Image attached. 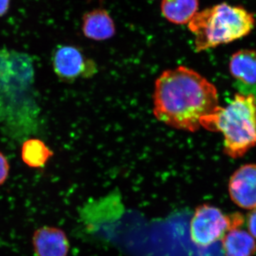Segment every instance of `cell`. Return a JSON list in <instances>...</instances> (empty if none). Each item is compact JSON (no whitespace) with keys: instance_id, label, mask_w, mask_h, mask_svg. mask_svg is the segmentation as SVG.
<instances>
[{"instance_id":"1","label":"cell","mask_w":256,"mask_h":256,"mask_svg":"<svg viewBox=\"0 0 256 256\" xmlns=\"http://www.w3.org/2000/svg\"><path fill=\"white\" fill-rule=\"evenodd\" d=\"M153 105L160 122L192 132L198 130L202 120L220 106L215 86L184 66L164 70L156 79Z\"/></svg>"},{"instance_id":"2","label":"cell","mask_w":256,"mask_h":256,"mask_svg":"<svg viewBox=\"0 0 256 256\" xmlns=\"http://www.w3.org/2000/svg\"><path fill=\"white\" fill-rule=\"evenodd\" d=\"M201 127L224 136V151L234 159L242 158L256 146V100L236 94L224 107L204 118Z\"/></svg>"},{"instance_id":"3","label":"cell","mask_w":256,"mask_h":256,"mask_svg":"<svg viewBox=\"0 0 256 256\" xmlns=\"http://www.w3.org/2000/svg\"><path fill=\"white\" fill-rule=\"evenodd\" d=\"M255 16L240 6L220 3L198 12L188 23L197 52L244 38L255 28Z\"/></svg>"},{"instance_id":"4","label":"cell","mask_w":256,"mask_h":256,"mask_svg":"<svg viewBox=\"0 0 256 256\" xmlns=\"http://www.w3.org/2000/svg\"><path fill=\"white\" fill-rule=\"evenodd\" d=\"M234 228L232 215H225L212 205L203 204L195 210L190 223V236L196 245L207 247L222 240Z\"/></svg>"},{"instance_id":"5","label":"cell","mask_w":256,"mask_h":256,"mask_svg":"<svg viewBox=\"0 0 256 256\" xmlns=\"http://www.w3.org/2000/svg\"><path fill=\"white\" fill-rule=\"evenodd\" d=\"M52 62L56 74L64 82L92 78L98 72L96 62L88 58L78 47L72 45L57 47Z\"/></svg>"},{"instance_id":"6","label":"cell","mask_w":256,"mask_h":256,"mask_svg":"<svg viewBox=\"0 0 256 256\" xmlns=\"http://www.w3.org/2000/svg\"><path fill=\"white\" fill-rule=\"evenodd\" d=\"M229 72L238 94L252 96L256 100V50L234 53L229 62Z\"/></svg>"},{"instance_id":"7","label":"cell","mask_w":256,"mask_h":256,"mask_svg":"<svg viewBox=\"0 0 256 256\" xmlns=\"http://www.w3.org/2000/svg\"><path fill=\"white\" fill-rule=\"evenodd\" d=\"M228 192L232 202L244 210L256 207V164L240 166L230 176Z\"/></svg>"},{"instance_id":"8","label":"cell","mask_w":256,"mask_h":256,"mask_svg":"<svg viewBox=\"0 0 256 256\" xmlns=\"http://www.w3.org/2000/svg\"><path fill=\"white\" fill-rule=\"evenodd\" d=\"M32 242L37 256L68 255V240L62 229L55 227H42L34 234Z\"/></svg>"},{"instance_id":"9","label":"cell","mask_w":256,"mask_h":256,"mask_svg":"<svg viewBox=\"0 0 256 256\" xmlns=\"http://www.w3.org/2000/svg\"><path fill=\"white\" fill-rule=\"evenodd\" d=\"M82 30L87 38L95 41H104L114 36L116 25L106 10L96 9L84 14Z\"/></svg>"},{"instance_id":"10","label":"cell","mask_w":256,"mask_h":256,"mask_svg":"<svg viewBox=\"0 0 256 256\" xmlns=\"http://www.w3.org/2000/svg\"><path fill=\"white\" fill-rule=\"evenodd\" d=\"M222 249L225 256H254L256 242L252 234L239 228L229 230L222 238Z\"/></svg>"},{"instance_id":"11","label":"cell","mask_w":256,"mask_h":256,"mask_svg":"<svg viewBox=\"0 0 256 256\" xmlns=\"http://www.w3.org/2000/svg\"><path fill=\"white\" fill-rule=\"evenodd\" d=\"M198 0H162L161 11L170 22L185 24L198 12Z\"/></svg>"},{"instance_id":"12","label":"cell","mask_w":256,"mask_h":256,"mask_svg":"<svg viewBox=\"0 0 256 256\" xmlns=\"http://www.w3.org/2000/svg\"><path fill=\"white\" fill-rule=\"evenodd\" d=\"M21 156L24 162L28 166L40 168L46 165L54 152L41 140L30 139L24 143Z\"/></svg>"},{"instance_id":"13","label":"cell","mask_w":256,"mask_h":256,"mask_svg":"<svg viewBox=\"0 0 256 256\" xmlns=\"http://www.w3.org/2000/svg\"><path fill=\"white\" fill-rule=\"evenodd\" d=\"M10 172V164L6 156L0 152V186L5 182Z\"/></svg>"},{"instance_id":"14","label":"cell","mask_w":256,"mask_h":256,"mask_svg":"<svg viewBox=\"0 0 256 256\" xmlns=\"http://www.w3.org/2000/svg\"><path fill=\"white\" fill-rule=\"evenodd\" d=\"M247 225L249 233L256 238V207L248 214Z\"/></svg>"},{"instance_id":"15","label":"cell","mask_w":256,"mask_h":256,"mask_svg":"<svg viewBox=\"0 0 256 256\" xmlns=\"http://www.w3.org/2000/svg\"><path fill=\"white\" fill-rule=\"evenodd\" d=\"M10 6V0H0V18L8 13Z\"/></svg>"}]
</instances>
